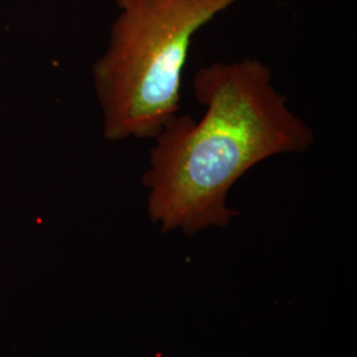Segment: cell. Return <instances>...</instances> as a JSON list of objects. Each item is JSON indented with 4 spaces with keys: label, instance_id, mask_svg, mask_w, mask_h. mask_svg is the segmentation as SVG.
<instances>
[{
    "label": "cell",
    "instance_id": "1",
    "mask_svg": "<svg viewBox=\"0 0 357 357\" xmlns=\"http://www.w3.org/2000/svg\"><path fill=\"white\" fill-rule=\"evenodd\" d=\"M192 86L204 114L168 121L153 138L143 175L150 220L188 237L229 225L237 212L227 197L248 171L277 155L306 153L315 139L257 59L206 65Z\"/></svg>",
    "mask_w": 357,
    "mask_h": 357
},
{
    "label": "cell",
    "instance_id": "2",
    "mask_svg": "<svg viewBox=\"0 0 357 357\" xmlns=\"http://www.w3.org/2000/svg\"><path fill=\"white\" fill-rule=\"evenodd\" d=\"M238 1L116 0L109 45L93 66L106 139H153L178 114L195 35Z\"/></svg>",
    "mask_w": 357,
    "mask_h": 357
}]
</instances>
